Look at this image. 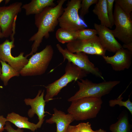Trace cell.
Listing matches in <instances>:
<instances>
[{
    "label": "cell",
    "instance_id": "obj_1",
    "mask_svg": "<svg viewBox=\"0 0 132 132\" xmlns=\"http://www.w3.org/2000/svg\"><path fill=\"white\" fill-rule=\"evenodd\" d=\"M66 1L59 0L56 5L46 7L41 13L35 15L34 23L38 31L29 39V41H33V43L31 52L26 55L27 57L35 53L43 38H48L49 33L54 31L58 24V19L63 12V6Z\"/></svg>",
    "mask_w": 132,
    "mask_h": 132
},
{
    "label": "cell",
    "instance_id": "obj_2",
    "mask_svg": "<svg viewBox=\"0 0 132 132\" xmlns=\"http://www.w3.org/2000/svg\"><path fill=\"white\" fill-rule=\"evenodd\" d=\"M102 103L101 97H84L72 101L67 111L77 121L92 119L97 116Z\"/></svg>",
    "mask_w": 132,
    "mask_h": 132
},
{
    "label": "cell",
    "instance_id": "obj_3",
    "mask_svg": "<svg viewBox=\"0 0 132 132\" xmlns=\"http://www.w3.org/2000/svg\"><path fill=\"white\" fill-rule=\"evenodd\" d=\"M77 81L79 87L78 90L75 94L68 99V102L82 98L92 97H101L107 94L112 89L120 83L119 81H104L96 83L88 79H83Z\"/></svg>",
    "mask_w": 132,
    "mask_h": 132
},
{
    "label": "cell",
    "instance_id": "obj_4",
    "mask_svg": "<svg viewBox=\"0 0 132 132\" xmlns=\"http://www.w3.org/2000/svg\"><path fill=\"white\" fill-rule=\"evenodd\" d=\"M65 74L59 78L45 86L46 93L44 97L46 102L53 99L61 90L73 81H76L86 77L87 73L75 65L68 62L65 68Z\"/></svg>",
    "mask_w": 132,
    "mask_h": 132
},
{
    "label": "cell",
    "instance_id": "obj_5",
    "mask_svg": "<svg viewBox=\"0 0 132 132\" xmlns=\"http://www.w3.org/2000/svg\"><path fill=\"white\" fill-rule=\"evenodd\" d=\"M54 51L50 45H47L41 51L33 55L28 63L20 72L22 76L42 75L47 69L52 59Z\"/></svg>",
    "mask_w": 132,
    "mask_h": 132
},
{
    "label": "cell",
    "instance_id": "obj_6",
    "mask_svg": "<svg viewBox=\"0 0 132 132\" xmlns=\"http://www.w3.org/2000/svg\"><path fill=\"white\" fill-rule=\"evenodd\" d=\"M81 0H68L66 7L58 19V24L61 28L74 31L85 28L88 26L84 19L78 14Z\"/></svg>",
    "mask_w": 132,
    "mask_h": 132
},
{
    "label": "cell",
    "instance_id": "obj_7",
    "mask_svg": "<svg viewBox=\"0 0 132 132\" xmlns=\"http://www.w3.org/2000/svg\"><path fill=\"white\" fill-rule=\"evenodd\" d=\"M115 29L111 31L114 37L126 44L132 42V21L130 15L125 13L115 3L113 13Z\"/></svg>",
    "mask_w": 132,
    "mask_h": 132
},
{
    "label": "cell",
    "instance_id": "obj_8",
    "mask_svg": "<svg viewBox=\"0 0 132 132\" xmlns=\"http://www.w3.org/2000/svg\"><path fill=\"white\" fill-rule=\"evenodd\" d=\"M56 47L63 56V62L66 60L68 62L72 63L88 74L91 73L104 80L101 73L98 68L90 61L86 54L82 52L74 54L69 51L66 48L64 49L59 44H56Z\"/></svg>",
    "mask_w": 132,
    "mask_h": 132
},
{
    "label": "cell",
    "instance_id": "obj_9",
    "mask_svg": "<svg viewBox=\"0 0 132 132\" xmlns=\"http://www.w3.org/2000/svg\"><path fill=\"white\" fill-rule=\"evenodd\" d=\"M22 3L16 2L8 6L0 7V26L4 37L12 34L18 14L22 10Z\"/></svg>",
    "mask_w": 132,
    "mask_h": 132
},
{
    "label": "cell",
    "instance_id": "obj_10",
    "mask_svg": "<svg viewBox=\"0 0 132 132\" xmlns=\"http://www.w3.org/2000/svg\"><path fill=\"white\" fill-rule=\"evenodd\" d=\"M66 46V49L73 53L82 52L103 56L105 55L106 51L97 35L88 39L76 40L67 43Z\"/></svg>",
    "mask_w": 132,
    "mask_h": 132
},
{
    "label": "cell",
    "instance_id": "obj_11",
    "mask_svg": "<svg viewBox=\"0 0 132 132\" xmlns=\"http://www.w3.org/2000/svg\"><path fill=\"white\" fill-rule=\"evenodd\" d=\"M14 36L11 37V41L7 39L0 44V61L8 62V64L20 73L28 63V59L26 56H24L23 52H21L17 56L14 57L12 55L11 49L15 46Z\"/></svg>",
    "mask_w": 132,
    "mask_h": 132
},
{
    "label": "cell",
    "instance_id": "obj_12",
    "mask_svg": "<svg viewBox=\"0 0 132 132\" xmlns=\"http://www.w3.org/2000/svg\"><path fill=\"white\" fill-rule=\"evenodd\" d=\"M44 90H40L34 98L25 99L24 100L25 104L29 105L31 107L28 111V116L32 118L35 114L37 116L39 121L37 124L38 128L41 127L44 120V118L46 116L44 114L46 112L44 111V108L46 102L44 98Z\"/></svg>",
    "mask_w": 132,
    "mask_h": 132
},
{
    "label": "cell",
    "instance_id": "obj_13",
    "mask_svg": "<svg viewBox=\"0 0 132 132\" xmlns=\"http://www.w3.org/2000/svg\"><path fill=\"white\" fill-rule=\"evenodd\" d=\"M102 56L106 63L110 64L115 71L128 69L131 64L132 53L122 47L116 51L113 56Z\"/></svg>",
    "mask_w": 132,
    "mask_h": 132
},
{
    "label": "cell",
    "instance_id": "obj_14",
    "mask_svg": "<svg viewBox=\"0 0 132 132\" xmlns=\"http://www.w3.org/2000/svg\"><path fill=\"white\" fill-rule=\"evenodd\" d=\"M94 27L101 43L106 51L115 53L122 47L115 38L111 30L105 26L96 23H94Z\"/></svg>",
    "mask_w": 132,
    "mask_h": 132
},
{
    "label": "cell",
    "instance_id": "obj_15",
    "mask_svg": "<svg viewBox=\"0 0 132 132\" xmlns=\"http://www.w3.org/2000/svg\"><path fill=\"white\" fill-rule=\"evenodd\" d=\"M53 111L54 113L50 118L46 120V123L50 124L55 123L56 132H66L69 126L75 120L74 117L72 115L66 114L56 108L53 109Z\"/></svg>",
    "mask_w": 132,
    "mask_h": 132
},
{
    "label": "cell",
    "instance_id": "obj_16",
    "mask_svg": "<svg viewBox=\"0 0 132 132\" xmlns=\"http://www.w3.org/2000/svg\"><path fill=\"white\" fill-rule=\"evenodd\" d=\"M54 0H32L28 3L22 5V8L24 9L25 14L28 16L36 15L42 12L48 6H55Z\"/></svg>",
    "mask_w": 132,
    "mask_h": 132
},
{
    "label": "cell",
    "instance_id": "obj_17",
    "mask_svg": "<svg viewBox=\"0 0 132 132\" xmlns=\"http://www.w3.org/2000/svg\"><path fill=\"white\" fill-rule=\"evenodd\" d=\"M6 118L7 121L12 123L18 128L27 129L33 132L38 128L37 124L29 122L28 118L13 112L8 113Z\"/></svg>",
    "mask_w": 132,
    "mask_h": 132
},
{
    "label": "cell",
    "instance_id": "obj_18",
    "mask_svg": "<svg viewBox=\"0 0 132 132\" xmlns=\"http://www.w3.org/2000/svg\"><path fill=\"white\" fill-rule=\"evenodd\" d=\"M93 10L100 21L101 24L111 28V25L108 17L106 0H99Z\"/></svg>",
    "mask_w": 132,
    "mask_h": 132
},
{
    "label": "cell",
    "instance_id": "obj_19",
    "mask_svg": "<svg viewBox=\"0 0 132 132\" xmlns=\"http://www.w3.org/2000/svg\"><path fill=\"white\" fill-rule=\"evenodd\" d=\"M55 37L58 42L63 44L68 43L77 40L76 31L61 28L56 31Z\"/></svg>",
    "mask_w": 132,
    "mask_h": 132
},
{
    "label": "cell",
    "instance_id": "obj_20",
    "mask_svg": "<svg viewBox=\"0 0 132 132\" xmlns=\"http://www.w3.org/2000/svg\"><path fill=\"white\" fill-rule=\"evenodd\" d=\"M2 65L1 73L0 78L5 86L7 85L9 80L14 76L18 77L20 74L9 65L6 62L0 61Z\"/></svg>",
    "mask_w": 132,
    "mask_h": 132
},
{
    "label": "cell",
    "instance_id": "obj_21",
    "mask_svg": "<svg viewBox=\"0 0 132 132\" xmlns=\"http://www.w3.org/2000/svg\"><path fill=\"white\" fill-rule=\"evenodd\" d=\"M109 130L112 132H129L130 127L127 116L124 115L120 118L110 126Z\"/></svg>",
    "mask_w": 132,
    "mask_h": 132
},
{
    "label": "cell",
    "instance_id": "obj_22",
    "mask_svg": "<svg viewBox=\"0 0 132 132\" xmlns=\"http://www.w3.org/2000/svg\"><path fill=\"white\" fill-rule=\"evenodd\" d=\"M122 93L116 99L110 100L109 101V106L111 107L114 106L115 105H118L120 107L124 106L126 108L132 115V103L131 101L129 98L126 101H123Z\"/></svg>",
    "mask_w": 132,
    "mask_h": 132
},
{
    "label": "cell",
    "instance_id": "obj_23",
    "mask_svg": "<svg viewBox=\"0 0 132 132\" xmlns=\"http://www.w3.org/2000/svg\"><path fill=\"white\" fill-rule=\"evenodd\" d=\"M77 40H84L89 39L97 35L95 29L84 28L76 31Z\"/></svg>",
    "mask_w": 132,
    "mask_h": 132
},
{
    "label": "cell",
    "instance_id": "obj_24",
    "mask_svg": "<svg viewBox=\"0 0 132 132\" xmlns=\"http://www.w3.org/2000/svg\"><path fill=\"white\" fill-rule=\"evenodd\" d=\"M98 0H82L81 4L80 17L83 19L85 15L88 12L89 7L92 5L96 4L98 2Z\"/></svg>",
    "mask_w": 132,
    "mask_h": 132
},
{
    "label": "cell",
    "instance_id": "obj_25",
    "mask_svg": "<svg viewBox=\"0 0 132 132\" xmlns=\"http://www.w3.org/2000/svg\"><path fill=\"white\" fill-rule=\"evenodd\" d=\"M114 2L125 13L130 15L132 11V0H114Z\"/></svg>",
    "mask_w": 132,
    "mask_h": 132
},
{
    "label": "cell",
    "instance_id": "obj_26",
    "mask_svg": "<svg viewBox=\"0 0 132 132\" xmlns=\"http://www.w3.org/2000/svg\"><path fill=\"white\" fill-rule=\"evenodd\" d=\"M107 10L109 20L112 27L114 25L113 8L114 0H106Z\"/></svg>",
    "mask_w": 132,
    "mask_h": 132
},
{
    "label": "cell",
    "instance_id": "obj_27",
    "mask_svg": "<svg viewBox=\"0 0 132 132\" xmlns=\"http://www.w3.org/2000/svg\"><path fill=\"white\" fill-rule=\"evenodd\" d=\"M77 126L79 132H93L94 131L89 122L80 123Z\"/></svg>",
    "mask_w": 132,
    "mask_h": 132
},
{
    "label": "cell",
    "instance_id": "obj_28",
    "mask_svg": "<svg viewBox=\"0 0 132 132\" xmlns=\"http://www.w3.org/2000/svg\"><path fill=\"white\" fill-rule=\"evenodd\" d=\"M5 125L4 129L6 130L7 132H23V130L22 129L18 128L17 129H14L8 122H6Z\"/></svg>",
    "mask_w": 132,
    "mask_h": 132
},
{
    "label": "cell",
    "instance_id": "obj_29",
    "mask_svg": "<svg viewBox=\"0 0 132 132\" xmlns=\"http://www.w3.org/2000/svg\"><path fill=\"white\" fill-rule=\"evenodd\" d=\"M7 122L6 118L3 115H0V132H2L4 130V126Z\"/></svg>",
    "mask_w": 132,
    "mask_h": 132
},
{
    "label": "cell",
    "instance_id": "obj_30",
    "mask_svg": "<svg viewBox=\"0 0 132 132\" xmlns=\"http://www.w3.org/2000/svg\"><path fill=\"white\" fill-rule=\"evenodd\" d=\"M66 132H79L76 125H70L68 126Z\"/></svg>",
    "mask_w": 132,
    "mask_h": 132
},
{
    "label": "cell",
    "instance_id": "obj_31",
    "mask_svg": "<svg viewBox=\"0 0 132 132\" xmlns=\"http://www.w3.org/2000/svg\"><path fill=\"white\" fill-rule=\"evenodd\" d=\"M122 46L123 48L127 49L132 53V42L124 44Z\"/></svg>",
    "mask_w": 132,
    "mask_h": 132
},
{
    "label": "cell",
    "instance_id": "obj_32",
    "mask_svg": "<svg viewBox=\"0 0 132 132\" xmlns=\"http://www.w3.org/2000/svg\"><path fill=\"white\" fill-rule=\"evenodd\" d=\"M4 37L2 33L1 28L0 26V38H2Z\"/></svg>",
    "mask_w": 132,
    "mask_h": 132
},
{
    "label": "cell",
    "instance_id": "obj_33",
    "mask_svg": "<svg viewBox=\"0 0 132 132\" xmlns=\"http://www.w3.org/2000/svg\"><path fill=\"white\" fill-rule=\"evenodd\" d=\"M93 132H106V131L101 129H99L98 130L93 131Z\"/></svg>",
    "mask_w": 132,
    "mask_h": 132
},
{
    "label": "cell",
    "instance_id": "obj_34",
    "mask_svg": "<svg viewBox=\"0 0 132 132\" xmlns=\"http://www.w3.org/2000/svg\"><path fill=\"white\" fill-rule=\"evenodd\" d=\"M10 1V0H5V4H6L8 3V2H9Z\"/></svg>",
    "mask_w": 132,
    "mask_h": 132
},
{
    "label": "cell",
    "instance_id": "obj_35",
    "mask_svg": "<svg viewBox=\"0 0 132 132\" xmlns=\"http://www.w3.org/2000/svg\"><path fill=\"white\" fill-rule=\"evenodd\" d=\"M1 73V68L0 67V77Z\"/></svg>",
    "mask_w": 132,
    "mask_h": 132
},
{
    "label": "cell",
    "instance_id": "obj_36",
    "mask_svg": "<svg viewBox=\"0 0 132 132\" xmlns=\"http://www.w3.org/2000/svg\"><path fill=\"white\" fill-rule=\"evenodd\" d=\"M3 1V0H0V3Z\"/></svg>",
    "mask_w": 132,
    "mask_h": 132
}]
</instances>
